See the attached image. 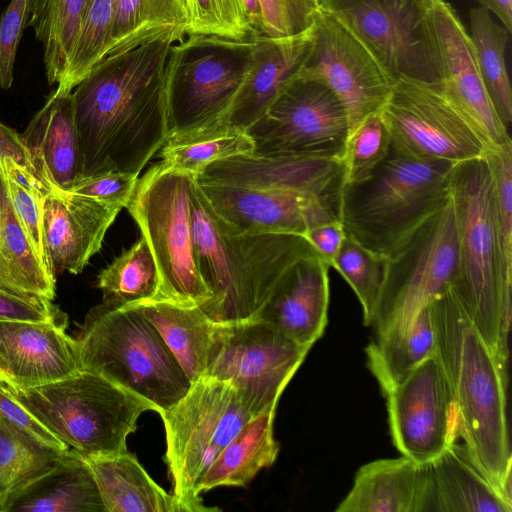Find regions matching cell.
I'll list each match as a JSON object with an SVG mask.
<instances>
[{
    "label": "cell",
    "mask_w": 512,
    "mask_h": 512,
    "mask_svg": "<svg viewBox=\"0 0 512 512\" xmlns=\"http://www.w3.org/2000/svg\"><path fill=\"white\" fill-rule=\"evenodd\" d=\"M115 18V0H89L69 63L57 87L73 90L107 55Z\"/></svg>",
    "instance_id": "ab89813d"
},
{
    "label": "cell",
    "mask_w": 512,
    "mask_h": 512,
    "mask_svg": "<svg viewBox=\"0 0 512 512\" xmlns=\"http://www.w3.org/2000/svg\"><path fill=\"white\" fill-rule=\"evenodd\" d=\"M89 0H32L28 26L44 47V67L50 85L67 69Z\"/></svg>",
    "instance_id": "836d02e7"
},
{
    "label": "cell",
    "mask_w": 512,
    "mask_h": 512,
    "mask_svg": "<svg viewBox=\"0 0 512 512\" xmlns=\"http://www.w3.org/2000/svg\"><path fill=\"white\" fill-rule=\"evenodd\" d=\"M188 23L187 0H115L107 55L133 47L168 29H176L186 37Z\"/></svg>",
    "instance_id": "8d00e7d4"
},
{
    "label": "cell",
    "mask_w": 512,
    "mask_h": 512,
    "mask_svg": "<svg viewBox=\"0 0 512 512\" xmlns=\"http://www.w3.org/2000/svg\"><path fill=\"white\" fill-rule=\"evenodd\" d=\"M187 36L253 39L240 0H187Z\"/></svg>",
    "instance_id": "ee69618b"
},
{
    "label": "cell",
    "mask_w": 512,
    "mask_h": 512,
    "mask_svg": "<svg viewBox=\"0 0 512 512\" xmlns=\"http://www.w3.org/2000/svg\"><path fill=\"white\" fill-rule=\"evenodd\" d=\"M345 236L342 222L335 219L309 229L303 237L306 238L324 263L332 268Z\"/></svg>",
    "instance_id": "f907efd6"
},
{
    "label": "cell",
    "mask_w": 512,
    "mask_h": 512,
    "mask_svg": "<svg viewBox=\"0 0 512 512\" xmlns=\"http://www.w3.org/2000/svg\"><path fill=\"white\" fill-rule=\"evenodd\" d=\"M254 47L255 39L201 34L172 45L164 78L168 137L226 124L252 66Z\"/></svg>",
    "instance_id": "9c48e42d"
},
{
    "label": "cell",
    "mask_w": 512,
    "mask_h": 512,
    "mask_svg": "<svg viewBox=\"0 0 512 512\" xmlns=\"http://www.w3.org/2000/svg\"><path fill=\"white\" fill-rule=\"evenodd\" d=\"M246 132L256 154L342 161L349 120L331 88L296 74Z\"/></svg>",
    "instance_id": "5bb4252c"
},
{
    "label": "cell",
    "mask_w": 512,
    "mask_h": 512,
    "mask_svg": "<svg viewBox=\"0 0 512 512\" xmlns=\"http://www.w3.org/2000/svg\"><path fill=\"white\" fill-rule=\"evenodd\" d=\"M190 211L197 267L212 293L199 307L214 322L255 317L288 271L317 255L301 235L234 230L212 208L195 177Z\"/></svg>",
    "instance_id": "277c9868"
},
{
    "label": "cell",
    "mask_w": 512,
    "mask_h": 512,
    "mask_svg": "<svg viewBox=\"0 0 512 512\" xmlns=\"http://www.w3.org/2000/svg\"><path fill=\"white\" fill-rule=\"evenodd\" d=\"M422 20L439 81L490 151L512 144L510 130L497 114L477 64L469 32L446 0H421Z\"/></svg>",
    "instance_id": "e0dca14e"
},
{
    "label": "cell",
    "mask_w": 512,
    "mask_h": 512,
    "mask_svg": "<svg viewBox=\"0 0 512 512\" xmlns=\"http://www.w3.org/2000/svg\"><path fill=\"white\" fill-rule=\"evenodd\" d=\"M80 370L102 376L160 413L180 400L191 382L156 328L136 304L102 303L75 338Z\"/></svg>",
    "instance_id": "8992f818"
},
{
    "label": "cell",
    "mask_w": 512,
    "mask_h": 512,
    "mask_svg": "<svg viewBox=\"0 0 512 512\" xmlns=\"http://www.w3.org/2000/svg\"><path fill=\"white\" fill-rule=\"evenodd\" d=\"M62 454L0 417V506L49 472Z\"/></svg>",
    "instance_id": "f35d334b"
},
{
    "label": "cell",
    "mask_w": 512,
    "mask_h": 512,
    "mask_svg": "<svg viewBox=\"0 0 512 512\" xmlns=\"http://www.w3.org/2000/svg\"><path fill=\"white\" fill-rule=\"evenodd\" d=\"M436 353L459 417V436L476 464L511 499L507 364L488 347L451 288L430 302Z\"/></svg>",
    "instance_id": "7a4b0ae2"
},
{
    "label": "cell",
    "mask_w": 512,
    "mask_h": 512,
    "mask_svg": "<svg viewBox=\"0 0 512 512\" xmlns=\"http://www.w3.org/2000/svg\"><path fill=\"white\" fill-rule=\"evenodd\" d=\"M138 179L131 173L102 172L78 178L69 191L124 208Z\"/></svg>",
    "instance_id": "c3c4849f"
},
{
    "label": "cell",
    "mask_w": 512,
    "mask_h": 512,
    "mask_svg": "<svg viewBox=\"0 0 512 512\" xmlns=\"http://www.w3.org/2000/svg\"><path fill=\"white\" fill-rule=\"evenodd\" d=\"M384 395L392 441L403 456L424 464L460 438L454 397L436 352Z\"/></svg>",
    "instance_id": "2e32d148"
},
{
    "label": "cell",
    "mask_w": 512,
    "mask_h": 512,
    "mask_svg": "<svg viewBox=\"0 0 512 512\" xmlns=\"http://www.w3.org/2000/svg\"><path fill=\"white\" fill-rule=\"evenodd\" d=\"M122 207L70 191H46L44 245L51 270L79 274L102 247Z\"/></svg>",
    "instance_id": "7402d4cb"
},
{
    "label": "cell",
    "mask_w": 512,
    "mask_h": 512,
    "mask_svg": "<svg viewBox=\"0 0 512 512\" xmlns=\"http://www.w3.org/2000/svg\"><path fill=\"white\" fill-rule=\"evenodd\" d=\"M17 219L42 265L52 274L43 236V198L47 189L12 159H0ZM55 275V274H54Z\"/></svg>",
    "instance_id": "60d3db41"
},
{
    "label": "cell",
    "mask_w": 512,
    "mask_h": 512,
    "mask_svg": "<svg viewBox=\"0 0 512 512\" xmlns=\"http://www.w3.org/2000/svg\"><path fill=\"white\" fill-rule=\"evenodd\" d=\"M0 287L54 300L56 276L35 254L14 212L0 163Z\"/></svg>",
    "instance_id": "d6a6232c"
},
{
    "label": "cell",
    "mask_w": 512,
    "mask_h": 512,
    "mask_svg": "<svg viewBox=\"0 0 512 512\" xmlns=\"http://www.w3.org/2000/svg\"><path fill=\"white\" fill-rule=\"evenodd\" d=\"M0 159H12L33 174L21 135L2 123H0Z\"/></svg>",
    "instance_id": "816d5d0a"
},
{
    "label": "cell",
    "mask_w": 512,
    "mask_h": 512,
    "mask_svg": "<svg viewBox=\"0 0 512 512\" xmlns=\"http://www.w3.org/2000/svg\"><path fill=\"white\" fill-rule=\"evenodd\" d=\"M11 388V387H10ZM15 396L69 448L84 457L127 451L126 440L153 406L100 375L84 370Z\"/></svg>",
    "instance_id": "52a82bcc"
},
{
    "label": "cell",
    "mask_w": 512,
    "mask_h": 512,
    "mask_svg": "<svg viewBox=\"0 0 512 512\" xmlns=\"http://www.w3.org/2000/svg\"><path fill=\"white\" fill-rule=\"evenodd\" d=\"M276 409L251 418L224 447L198 484V492L217 487H245L263 468L277 459L279 445L274 439Z\"/></svg>",
    "instance_id": "1f68e13d"
},
{
    "label": "cell",
    "mask_w": 512,
    "mask_h": 512,
    "mask_svg": "<svg viewBox=\"0 0 512 512\" xmlns=\"http://www.w3.org/2000/svg\"><path fill=\"white\" fill-rule=\"evenodd\" d=\"M185 36L168 29L106 55L72 91L81 177L117 171L139 176L168 138L165 68Z\"/></svg>",
    "instance_id": "6da1fadb"
},
{
    "label": "cell",
    "mask_w": 512,
    "mask_h": 512,
    "mask_svg": "<svg viewBox=\"0 0 512 512\" xmlns=\"http://www.w3.org/2000/svg\"><path fill=\"white\" fill-rule=\"evenodd\" d=\"M309 350L259 319L216 322L204 376L234 387L256 416L277 408Z\"/></svg>",
    "instance_id": "7c38bea8"
},
{
    "label": "cell",
    "mask_w": 512,
    "mask_h": 512,
    "mask_svg": "<svg viewBox=\"0 0 512 512\" xmlns=\"http://www.w3.org/2000/svg\"><path fill=\"white\" fill-rule=\"evenodd\" d=\"M429 304L411 320L394 324L377 334L366 347L368 368L383 394L435 354L436 334Z\"/></svg>",
    "instance_id": "f1b7e54d"
},
{
    "label": "cell",
    "mask_w": 512,
    "mask_h": 512,
    "mask_svg": "<svg viewBox=\"0 0 512 512\" xmlns=\"http://www.w3.org/2000/svg\"><path fill=\"white\" fill-rule=\"evenodd\" d=\"M193 180L160 161L138 179L126 206L157 264L160 285L155 298L185 306H201L212 296L196 263L190 211Z\"/></svg>",
    "instance_id": "30bf717a"
},
{
    "label": "cell",
    "mask_w": 512,
    "mask_h": 512,
    "mask_svg": "<svg viewBox=\"0 0 512 512\" xmlns=\"http://www.w3.org/2000/svg\"><path fill=\"white\" fill-rule=\"evenodd\" d=\"M344 19L395 77L439 81L421 0H320Z\"/></svg>",
    "instance_id": "ac0fdd59"
},
{
    "label": "cell",
    "mask_w": 512,
    "mask_h": 512,
    "mask_svg": "<svg viewBox=\"0 0 512 512\" xmlns=\"http://www.w3.org/2000/svg\"><path fill=\"white\" fill-rule=\"evenodd\" d=\"M72 91L57 87L20 134L33 174L48 191H69L81 177Z\"/></svg>",
    "instance_id": "603a6c76"
},
{
    "label": "cell",
    "mask_w": 512,
    "mask_h": 512,
    "mask_svg": "<svg viewBox=\"0 0 512 512\" xmlns=\"http://www.w3.org/2000/svg\"><path fill=\"white\" fill-rule=\"evenodd\" d=\"M197 184L215 212L241 233L304 236L317 225L339 219L335 208L309 193Z\"/></svg>",
    "instance_id": "ffe728a7"
},
{
    "label": "cell",
    "mask_w": 512,
    "mask_h": 512,
    "mask_svg": "<svg viewBox=\"0 0 512 512\" xmlns=\"http://www.w3.org/2000/svg\"><path fill=\"white\" fill-rule=\"evenodd\" d=\"M458 258L451 198L386 256L383 282L370 323L375 335L404 323L445 292Z\"/></svg>",
    "instance_id": "8fae6325"
},
{
    "label": "cell",
    "mask_w": 512,
    "mask_h": 512,
    "mask_svg": "<svg viewBox=\"0 0 512 512\" xmlns=\"http://www.w3.org/2000/svg\"><path fill=\"white\" fill-rule=\"evenodd\" d=\"M313 32L314 27L293 37L255 38L253 63L228 113L227 125L246 131L265 113L301 69L311 48Z\"/></svg>",
    "instance_id": "484cf974"
},
{
    "label": "cell",
    "mask_w": 512,
    "mask_h": 512,
    "mask_svg": "<svg viewBox=\"0 0 512 512\" xmlns=\"http://www.w3.org/2000/svg\"><path fill=\"white\" fill-rule=\"evenodd\" d=\"M266 38L304 34L316 24L322 11L320 0H259Z\"/></svg>",
    "instance_id": "f6af8a7d"
},
{
    "label": "cell",
    "mask_w": 512,
    "mask_h": 512,
    "mask_svg": "<svg viewBox=\"0 0 512 512\" xmlns=\"http://www.w3.org/2000/svg\"><path fill=\"white\" fill-rule=\"evenodd\" d=\"M425 464L401 456L363 465L337 512H421Z\"/></svg>",
    "instance_id": "4316f807"
},
{
    "label": "cell",
    "mask_w": 512,
    "mask_h": 512,
    "mask_svg": "<svg viewBox=\"0 0 512 512\" xmlns=\"http://www.w3.org/2000/svg\"><path fill=\"white\" fill-rule=\"evenodd\" d=\"M166 435L165 460L177 512L218 511L205 507L198 484L214 460L255 415L230 384L208 376L159 413Z\"/></svg>",
    "instance_id": "ba28073f"
},
{
    "label": "cell",
    "mask_w": 512,
    "mask_h": 512,
    "mask_svg": "<svg viewBox=\"0 0 512 512\" xmlns=\"http://www.w3.org/2000/svg\"><path fill=\"white\" fill-rule=\"evenodd\" d=\"M0 512H106L94 474L69 448L46 474L0 506Z\"/></svg>",
    "instance_id": "83f0119b"
},
{
    "label": "cell",
    "mask_w": 512,
    "mask_h": 512,
    "mask_svg": "<svg viewBox=\"0 0 512 512\" xmlns=\"http://www.w3.org/2000/svg\"><path fill=\"white\" fill-rule=\"evenodd\" d=\"M449 192L458 247L450 288L488 347L507 364L512 267L502 250L494 178L486 156L455 164Z\"/></svg>",
    "instance_id": "3957f363"
},
{
    "label": "cell",
    "mask_w": 512,
    "mask_h": 512,
    "mask_svg": "<svg viewBox=\"0 0 512 512\" xmlns=\"http://www.w3.org/2000/svg\"><path fill=\"white\" fill-rule=\"evenodd\" d=\"M391 138L380 112L360 122L348 135L342 164L344 185L367 179L388 156Z\"/></svg>",
    "instance_id": "7bdbcfd3"
},
{
    "label": "cell",
    "mask_w": 512,
    "mask_h": 512,
    "mask_svg": "<svg viewBox=\"0 0 512 512\" xmlns=\"http://www.w3.org/2000/svg\"><path fill=\"white\" fill-rule=\"evenodd\" d=\"M195 180L232 188L309 193L340 212L344 168L339 160L252 152L215 161Z\"/></svg>",
    "instance_id": "d6986e66"
},
{
    "label": "cell",
    "mask_w": 512,
    "mask_h": 512,
    "mask_svg": "<svg viewBox=\"0 0 512 512\" xmlns=\"http://www.w3.org/2000/svg\"><path fill=\"white\" fill-rule=\"evenodd\" d=\"M106 512H177L171 494L161 488L128 451L85 457Z\"/></svg>",
    "instance_id": "4dcf8cb0"
},
{
    "label": "cell",
    "mask_w": 512,
    "mask_h": 512,
    "mask_svg": "<svg viewBox=\"0 0 512 512\" xmlns=\"http://www.w3.org/2000/svg\"><path fill=\"white\" fill-rule=\"evenodd\" d=\"M79 369L76 340L66 332L64 314L46 321L0 319V382L26 389Z\"/></svg>",
    "instance_id": "44dd1931"
},
{
    "label": "cell",
    "mask_w": 512,
    "mask_h": 512,
    "mask_svg": "<svg viewBox=\"0 0 512 512\" xmlns=\"http://www.w3.org/2000/svg\"><path fill=\"white\" fill-rule=\"evenodd\" d=\"M380 115L397 154L457 164L491 152L440 81L397 77Z\"/></svg>",
    "instance_id": "4fadbf2b"
},
{
    "label": "cell",
    "mask_w": 512,
    "mask_h": 512,
    "mask_svg": "<svg viewBox=\"0 0 512 512\" xmlns=\"http://www.w3.org/2000/svg\"><path fill=\"white\" fill-rule=\"evenodd\" d=\"M480 7L493 13L509 31H512V0H477Z\"/></svg>",
    "instance_id": "f5cc1de1"
},
{
    "label": "cell",
    "mask_w": 512,
    "mask_h": 512,
    "mask_svg": "<svg viewBox=\"0 0 512 512\" xmlns=\"http://www.w3.org/2000/svg\"><path fill=\"white\" fill-rule=\"evenodd\" d=\"M0 417L31 439L52 450L59 453L69 450V447L15 396L11 388L2 382H0Z\"/></svg>",
    "instance_id": "7dc6e473"
},
{
    "label": "cell",
    "mask_w": 512,
    "mask_h": 512,
    "mask_svg": "<svg viewBox=\"0 0 512 512\" xmlns=\"http://www.w3.org/2000/svg\"><path fill=\"white\" fill-rule=\"evenodd\" d=\"M297 75L319 80L332 89L346 108L349 133L380 112L397 81L344 19L323 7Z\"/></svg>",
    "instance_id": "9a60e30c"
},
{
    "label": "cell",
    "mask_w": 512,
    "mask_h": 512,
    "mask_svg": "<svg viewBox=\"0 0 512 512\" xmlns=\"http://www.w3.org/2000/svg\"><path fill=\"white\" fill-rule=\"evenodd\" d=\"M164 164L196 176L209 164L254 151V142L245 130L219 125L167 138L161 147Z\"/></svg>",
    "instance_id": "d590c367"
},
{
    "label": "cell",
    "mask_w": 512,
    "mask_h": 512,
    "mask_svg": "<svg viewBox=\"0 0 512 512\" xmlns=\"http://www.w3.org/2000/svg\"><path fill=\"white\" fill-rule=\"evenodd\" d=\"M455 164L397 154L365 180L344 185L339 219L345 233L383 257L449 197Z\"/></svg>",
    "instance_id": "5b68a950"
},
{
    "label": "cell",
    "mask_w": 512,
    "mask_h": 512,
    "mask_svg": "<svg viewBox=\"0 0 512 512\" xmlns=\"http://www.w3.org/2000/svg\"><path fill=\"white\" fill-rule=\"evenodd\" d=\"M424 464L421 512H511L512 501L490 482L465 445L456 441Z\"/></svg>",
    "instance_id": "d4e9b609"
},
{
    "label": "cell",
    "mask_w": 512,
    "mask_h": 512,
    "mask_svg": "<svg viewBox=\"0 0 512 512\" xmlns=\"http://www.w3.org/2000/svg\"><path fill=\"white\" fill-rule=\"evenodd\" d=\"M134 304L156 328L190 382L204 376L216 322L199 306L157 298Z\"/></svg>",
    "instance_id": "f546056e"
},
{
    "label": "cell",
    "mask_w": 512,
    "mask_h": 512,
    "mask_svg": "<svg viewBox=\"0 0 512 512\" xmlns=\"http://www.w3.org/2000/svg\"><path fill=\"white\" fill-rule=\"evenodd\" d=\"M61 315L63 313L50 299L19 294L0 287V319L46 321Z\"/></svg>",
    "instance_id": "681fc988"
},
{
    "label": "cell",
    "mask_w": 512,
    "mask_h": 512,
    "mask_svg": "<svg viewBox=\"0 0 512 512\" xmlns=\"http://www.w3.org/2000/svg\"><path fill=\"white\" fill-rule=\"evenodd\" d=\"M32 0H11L0 16V87L8 90L14 79L17 49L27 26Z\"/></svg>",
    "instance_id": "bcb514c9"
},
{
    "label": "cell",
    "mask_w": 512,
    "mask_h": 512,
    "mask_svg": "<svg viewBox=\"0 0 512 512\" xmlns=\"http://www.w3.org/2000/svg\"><path fill=\"white\" fill-rule=\"evenodd\" d=\"M470 37L479 71L500 119L510 130L512 123V88L507 69L506 47L509 32L497 24L482 7L469 10Z\"/></svg>",
    "instance_id": "e575fe53"
},
{
    "label": "cell",
    "mask_w": 512,
    "mask_h": 512,
    "mask_svg": "<svg viewBox=\"0 0 512 512\" xmlns=\"http://www.w3.org/2000/svg\"><path fill=\"white\" fill-rule=\"evenodd\" d=\"M159 285L157 264L143 236L97 276L103 303L112 307L153 299L158 294Z\"/></svg>",
    "instance_id": "74e56055"
},
{
    "label": "cell",
    "mask_w": 512,
    "mask_h": 512,
    "mask_svg": "<svg viewBox=\"0 0 512 512\" xmlns=\"http://www.w3.org/2000/svg\"><path fill=\"white\" fill-rule=\"evenodd\" d=\"M240 3L249 25L251 37L253 39L261 38L263 26L259 0H240Z\"/></svg>",
    "instance_id": "db71d44e"
},
{
    "label": "cell",
    "mask_w": 512,
    "mask_h": 512,
    "mask_svg": "<svg viewBox=\"0 0 512 512\" xmlns=\"http://www.w3.org/2000/svg\"><path fill=\"white\" fill-rule=\"evenodd\" d=\"M386 257L367 249L346 234L332 268L353 289L362 309L363 321L369 326L379 298Z\"/></svg>",
    "instance_id": "b9f144b4"
},
{
    "label": "cell",
    "mask_w": 512,
    "mask_h": 512,
    "mask_svg": "<svg viewBox=\"0 0 512 512\" xmlns=\"http://www.w3.org/2000/svg\"><path fill=\"white\" fill-rule=\"evenodd\" d=\"M329 269L318 255L299 260L253 318L311 348L327 325Z\"/></svg>",
    "instance_id": "cb8c5ba5"
}]
</instances>
